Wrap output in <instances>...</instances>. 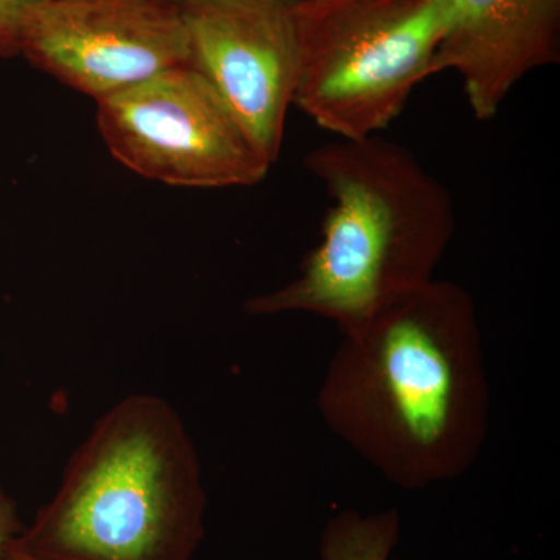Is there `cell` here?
Listing matches in <instances>:
<instances>
[{"mask_svg":"<svg viewBox=\"0 0 560 560\" xmlns=\"http://www.w3.org/2000/svg\"><path fill=\"white\" fill-rule=\"evenodd\" d=\"M316 394L324 425L390 485L463 477L488 441L490 388L469 291L434 279L340 330Z\"/></svg>","mask_w":560,"mask_h":560,"instance_id":"1","label":"cell"},{"mask_svg":"<svg viewBox=\"0 0 560 560\" xmlns=\"http://www.w3.org/2000/svg\"><path fill=\"white\" fill-rule=\"evenodd\" d=\"M330 206L296 278L249 298L250 316L308 313L338 330L434 280L456 232L451 191L407 147L334 139L305 156Z\"/></svg>","mask_w":560,"mask_h":560,"instance_id":"2","label":"cell"},{"mask_svg":"<svg viewBox=\"0 0 560 560\" xmlns=\"http://www.w3.org/2000/svg\"><path fill=\"white\" fill-rule=\"evenodd\" d=\"M208 506L178 411L130 394L94 423L18 544L40 560H190Z\"/></svg>","mask_w":560,"mask_h":560,"instance_id":"3","label":"cell"},{"mask_svg":"<svg viewBox=\"0 0 560 560\" xmlns=\"http://www.w3.org/2000/svg\"><path fill=\"white\" fill-rule=\"evenodd\" d=\"M293 106L335 139L382 135L433 75L447 0H298Z\"/></svg>","mask_w":560,"mask_h":560,"instance_id":"4","label":"cell"},{"mask_svg":"<svg viewBox=\"0 0 560 560\" xmlns=\"http://www.w3.org/2000/svg\"><path fill=\"white\" fill-rule=\"evenodd\" d=\"M97 127L120 164L167 186L249 187L270 173L226 103L189 65L98 101Z\"/></svg>","mask_w":560,"mask_h":560,"instance_id":"5","label":"cell"},{"mask_svg":"<svg viewBox=\"0 0 560 560\" xmlns=\"http://www.w3.org/2000/svg\"><path fill=\"white\" fill-rule=\"evenodd\" d=\"M189 66L208 81L268 164L282 151L293 106L298 0H173Z\"/></svg>","mask_w":560,"mask_h":560,"instance_id":"6","label":"cell"},{"mask_svg":"<svg viewBox=\"0 0 560 560\" xmlns=\"http://www.w3.org/2000/svg\"><path fill=\"white\" fill-rule=\"evenodd\" d=\"M21 55L98 102L189 65V43L173 0H43Z\"/></svg>","mask_w":560,"mask_h":560,"instance_id":"7","label":"cell"},{"mask_svg":"<svg viewBox=\"0 0 560 560\" xmlns=\"http://www.w3.org/2000/svg\"><path fill=\"white\" fill-rule=\"evenodd\" d=\"M433 75L455 70L471 114L492 120L518 83L560 61V0H447Z\"/></svg>","mask_w":560,"mask_h":560,"instance_id":"8","label":"cell"},{"mask_svg":"<svg viewBox=\"0 0 560 560\" xmlns=\"http://www.w3.org/2000/svg\"><path fill=\"white\" fill-rule=\"evenodd\" d=\"M400 537L396 510L361 514L341 511L320 534V560H390Z\"/></svg>","mask_w":560,"mask_h":560,"instance_id":"9","label":"cell"},{"mask_svg":"<svg viewBox=\"0 0 560 560\" xmlns=\"http://www.w3.org/2000/svg\"><path fill=\"white\" fill-rule=\"evenodd\" d=\"M43 0H0V58L21 55L22 36Z\"/></svg>","mask_w":560,"mask_h":560,"instance_id":"10","label":"cell"},{"mask_svg":"<svg viewBox=\"0 0 560 560\" xmlns=\"http://www.w3.org/2000/svg\"><path fill=\"white\" fill-rule=\"evenodd\" d=\"M25 525L20 517L16 500L0 488V560L10 540L21 536Z\"/></svg>","mask_w":560,"mask_h":560,"instance_id":"11","label":"cell"},{"mask_svg":"<svg viewBox=\"0 0 560 560\" xmlns=\"http://www.w3.org/2000/svg\"><path fill=\"white\" fill-rule=\"evenodd\" d=\"M3 560H40L25 551L24 548L18 544L16 539L10 540L7 544L5 550H3Z\"/></svg>","mask_w":560,"mask_h":560,"instance_id":"12","label":"cell"},{"mask_svg":"<svg viewBox=\"0 0 560 560\" xmlns=\"http://www.w3.org/2000/svg\"><path fill=\"white\" fill-rule=\"evenodd\" d=\"M390 560H397V559H390Z\"/></svg>","mask_w":560,"mask_h":560,"instance_id":"13","label":"cell"}]
</instances>
